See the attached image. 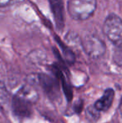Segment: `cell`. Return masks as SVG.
I'll list each match as a JSON object with an SVG mask.
<instances>
[{"label": "cell", "instance_id": "14", "mask_svg": "<svg viewBox=\"0 0 122 123\" xmlns=\"http://www.w3.org/2000/svg\"><path fill=\"white\" fill-rule=\"evenodd\" d=\"M22 1L23 0H0V6H9V5L15 4Z\"/></svg>", "mask_w": 122, "mask_h": 123}, {"label": "cell", "instance_id": "4", "mask_svg": "<svg viewBox=\"0 0 122 123\" xmlns=\"http://www.w3.org/2000/svg\"><path fill=\"white\" fill-rule=\"evenodd\" d=\"M82 46L85 53L93 59H99L105 52V43L99 37L92 34L84 38Z\"/></svg>", "mask_w": 122, "mask_h": 123}, {"label": "cell", "instance_id": "15", "mask_svg": "<svg viewBox=\"0 0 122 123\" xmlns=\"http://www.w3.org/2000/svg\"><path fill=\"white\" fill-rule=\"evenodd\" d=\"M120 112H121V114L122 115V98H121V103H120Z\"/></svg>", "mask_w": 122, "mask_h": 123}, {"label": "cell", "instance_id": "2", "mask_svg": "<svg viewBox=\"0 0 122 123\" xmlns=\"http://www.w3.org/2000/svg\"><path fill=\"white\" fill-rule=\"evenodd\" d=\"M103 32L116 46L121 44L122 19L116 14H110L104 22Z\"/></svg>", "mask_w": 122, "mask_h": 123}, {"label": "cell", "instance_id": "10", "mask_svg": "<svg viewBox=\"0 0 122 123\" xmlns=\"http://www.w3.org/2000/svg\"><path fill=\"white\" fill-rule=\"evenodd\" d=\"M85 117L89 122H97L98 120L100 118V111L96 110L94 105H90L85 110Z\"/></svg>", "mask_w": 122, "mask_h": 123}, {"label": "cell", "instance_id": "3", "mask_svg": "<svg viewBox=\"0 0 122 123\" xmlns=\"http://www.w3.org/2000/svg\"><path fill=\"white\" fill-rule=\"evenodd\" d=\"M32 78L42 87L44 92L50 100H56L59 97V84L57 79L51 77L46 74H39L31 75Z\"/></svg>", "mask_w": 122, "mask_h": 123}, {"label": "cell", "instance_id": "13", "mask_svg": "<svg viewBox=\"0 0 122 123\" xmlns=\"http://www.w3.org/2000/svg\"><path fill=\"white\" fill-rule=\"evenodd\" d=\"M83 107H84V100L80 99V100H78L75 103V105L73 106V110L75 111V113L80 114L82 111V110H83Z\"/></svg>", "mask_w": 122, "mask_h": 123}, {"label": "cell", "instance_id": "1", "mask_svg": "<svg viewBox=\"0 0 122 123\" xmlns=\"http://www.w3.org/2000/svg\"><path fill=\"white\" fill-rule=\"evenodd\" d=\"M96 0H69L68 11L75 20H86L94 14Z\"/></svg>", "mask_w": 122, "mask_h": 123}, {"label": "cell", "instance_id": "5", "mask_svg": "<svg viewBox=\"0 0 122 123\" xmlns=\"http://www.w3.org/2000/svg\"><path fill=\"white\" fill-rule=\"evenodd\" d=\"M32 103L17 96H13L12 99L13 111L14 115L19 118H28L32 115Z\"/></svg>", "mask_w": 122, "mask_h": 123}, {"label": "cell", "instance_id": "12", "mask_svg": "<svg viewBox=\"0 0 122 123\" xmlns=\"http://www.w3.org/2000/svg\"><path fill=\"white\" fill-rule=\"evenodd\" d=\"M113 60L115 64L122 68V44L116 46V49L113 54Z\"/></svg>", "mask_w": 122, "mask_h": 123}, {"label": "cell", "instance_id": "8", "mask_svg": "<svg viewBox=\"0 0 122 123\" xmlns=\"http://www.w3.org/2000/svg\"><path fill=\"white\" fill-rule=\"evenodd\" d=\"M51 4V9H52L53 14H54L55 23L58 29H61L64 28V7L63 1L62 0H49Z\"/></svg>", "mask_w": 122, "mask_h": 123}, {"label": "cell", "instance_id": "7", "mask_svg": "<svg viewBox=\"0 0 122 123\" xmlns=\"http://www.w3.org/2000/svg\"><path fill=\"white\" fill-rule=\"evenodd\" d=\"M15 96L24 99L25 100L32 104L37 102V100H39V94H38L36 89H34L29 84L21 86L20 89H18V91H17Z\"/></svg>", "mask_w": 122, "mask_h": 123}, {"label": "cell", "instance_id": "6", "mask_svg": "<svg viewBox=\"0 0 122 123\" xmlns=\"http://www.w3.org/2000/svg\"><path fill=\"white\" fill-rule=\"evenodd\" d=\"M115 98V91L112 88H107L104 91V94L98 99L94 104V106L99 111H107L111 107Z\"/></svg>", "mask_w": 122, "mask_h": 123}, {"label": "cell", "instance_id": "11", "mask_svg": "<svg viewBox=\"0 0 122 123\" xmlns=\"http://www.w3.org/2000/svg\"><path fill=\"white\" fill-rule=\"evenodd\" d=\"M9 101V94L7 91L5 86L0 82V109H4L7 107Z\"/></svg>", "mask_w": 122, "mask_h": 123}, {"label": "cell", "instance_id": "9", "mask_svg": "<svg viewBox=\"0 0 122 123\" xmlns=\"http://www.w3.org/2000/svg\"><path fill=\"white\" fill-rule=\"evenodd\" d=\"M54 73L56 76V79L59 81H60L62 87H63L64 93L65 96H66L67 100H68V101H71L72 97H73V92H72L71 86L68 84L66 79H65V77L64 76V74L62 73L58 68L54 69Z\"/></svg>", "mask_w": 122, "mask_h": 123}]
</instances>
